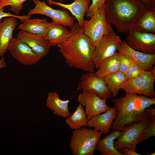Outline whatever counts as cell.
<instances>
[{
	"label": "cell",
	"instance_id": "1",
	"mask_svg": "<svg viewBox=\"0 0 155 155\" xmlns=\"http://www.w3.org/2000/svg\"><path fill=\"white\" fill-rule=\"evenodd\" d=\"M70 28L72 34L64 42L57 46L65 63L71 67L94 72L95 68V47L78 22Z\"/></svg>",
	"mask_w": 155,
	"mask_h": 155
},
{
	"label": "cell",
	"instance_id": "2",
	"mask_svg": "<svg viewBox=\"0 0 155 155\" xmlns=\"http://www.w3.org/2000/svg\"><path fill=\"white\" fill-rule=\"evenodd\" d=\"M112 101L117 116L111 126L112 130L123 131L127 124L149 118L150 115L145 109L155 104V98L133 93H126L124 96Z\"/></svg>",
	"mask_w": 155,
	"mask_h": 155
},
{
	"label": "cell",
	"instance_id": "3",
	"mask_svg": "<svg viewBox=\"0 0 155 155\" xmlns=\"http://www.w3.org/2000/svg\"><path fill=\"white\" fill-rule=\"evenodd\" d=\"M106 18L121 32L129 34L148 8L141 0H106Z\"/></svg>",
	"mask_w": 155,
	"mask_h": 155
},
{
	"label": "cell",
	"instance_id": "4",
	"mask_svg": "<svg viewBox=\"0 0 155 155\" xmlns=\"http://www.w3.org/2000/svg\"><path fill=\"white\" fill-rule=\"evenodd\" d=\"M102 133L94 129L82 127L72 132L69 146L74 155H94Z\"/></svg>",
	"mask_w": 155,
	"mask_h": 155
},
{
	"label": "cell",
	"instance_id": "5",
	"mask_svg": "<svg viewBox=\"0 0 155 155\" xmlns=\"http://www.w3.org/2000/svg\"><path fill=\"white\" fill-rule=\"evenodd\" d=\"M82 27L84 32L95 47L103 36L113 29L106 18L104 4L99 7L90 20H84Z\"/></svg>",
	"mask_w": 155,
	"mask_h": 155
},
{
	"label": "cell",
	"instance_id": "6",
	"mask_svg": "<svg viewBox=\"0 0 155 155\" xmlns=\"http://www.w3.org/2000/svg\"><path fill=\"white\" fill-rule=\"evenodd\" d=\"M155 80V67L150 71H146L142 75L127 81L121 89L125 93H133L155 98L154 84Z\"/></svg>",
	"mask_w": 155,
	"mask_h": 155
},
{
	"label": "cell",
	"instance_id": "7",
	"mask_svg": "<svg viewBox=\"0 0 155 155\" xmlns=\"http://www.w3.org/2000/svg\"><path fill=\"white\" fill-rule=\"evenodd\" d=\"M150 117L142 121L126 125L121 136L115 141L114 147L117 150L127 148L136 151V147L140 141Z\"/></svg>",
	"mask_w": 155,
	"mask_h": 155
},
{
	"label": "cell",
	"instance_id": "8",
	"mask_svg": "<svg viewBox=\"0 0 155 155\" xmlns=\"http://www.w3.org/2000/svg\"><path fill=\"white\" fill-rule=\"evenodd\" d=\"M122 41L113 29L103 36L95 47L94 60L97 69L104 61L117 52Z\"/></svg>",
	"mask_w": 155,
	"mask_h": 155
},
{
	"label": "cell",
	"instance_id": "9",
	"mask_svg": "<svg viewBox=\"0 0 155 155\" xmlns=\"http://www.w3.org/2000/svg\"><path fill=\"white\" fill-rule=\"evenodd\" d=\"M35 7L30 10L28 15L40 14L48 17L52 21L69 28L74 24L76 19L71 15L65 9L62 10L54 9L47 5L44 1L39 0H33Z\"/></svg>",
	"mask_w": 155,
	"mask_h": 155
},
{
	"label": "cell",
	"instance_id": "10",
	"mask_svg": "<svg viewBox=\"0 0 155 155\" xmlns=\"http://www.w3.org/2000/svg\"><path fill=\"white\" fill-rule=\"evenodd\" d=\"M7 50L18 62L31 65L38 62L42 58L27 44L17 38H13L9 42Z\"/></svg>",
	"mask_w": 155,
	"mask_h": 155
},
{
	"label": "cell",
	"instance_id": "11",
	"mask_svg": "<svg viewBox=\"0 0 155 155\" xmlns=\"http://www.w3.org/2000/svg\"><path fill=\"white\" fill-rule=\"evenodd\" d=\"M78 89L82 92H93L102 99H109L112 96L104 78L96 75L94 72H88L81 76Z\"/></svg>",
	"mask_w": 155,
	"mask_h": 155
},
{
	"label": "cell",
	"instance_id": "12",
	"mask_svg": "<svg viewBox=\"0 0 155 155\" xmlns=\"http://www.w3.org/2000/svg\"><path fill=\"white\" fill-rule=\"evenodd\" d=\"M132 49L149 54H155V34L139 32L132 30L126 41Z\"/></svg>",
	"mask_w": 155,
	"mask_h": 155
},
{
	"label": "cell",
	"instance_id": "13",
	"mask_svg": "<svg viewBox=\"0 0 155 155\" xmlns=\"http://www.w3.org/2000/svg\"><path fill=\"white\" fill-rule=\"evenodd\" d=\"M77 100L85 106V112L88 120L96 115L106 111L110 108L106 104V99L100 98L92 92H82L78 95Z\"/></svg>",
	"mask_w": 155,
	"mask_h": 155
},
{
	"label": "cell",
	"instance_id": "14",
	"mask_svg": "<svg viewBox=\"0 0 155 155\" xmlns=\"http://www.w3.org/2000/svg\"><path fill=\"white\" fill-rule=\"evenodd\" d=\"M117 51L126 56L132 63L138 65L145 71H150L155 65V54H147L135 50L130 47L125 41H122Z\"/></svg>",
	"mask_w": 155,
	"mask_h": 155
},
{
	"label": "cell",
	"instance_id": "15",
	"mask_svg": "<svg viewBox=\"0 0 155 155\" xmlns=\"http://www.w3.org/2000/svg\"><path fill=\"white\" fill-rule=\"evenodd\" d=\"M16 37L27 44L42 58L48 55L52 46L44 36L33 34L20 30Z\"/></svg>",
	"mask_w": 155,
	"mask_h": 155
},
{
	"label": "cell",
	"instance_id": "16",
	"mask_svg": "<svg viewBox=\"0 0 155 155\" xmlns=\"http://www.w3.org/2000/svg\"><path fill=\"white\" fill-rule=\"evenodd\" d=\"M117 116V111L114 107L110 108L106 111L96 115L89 120L86 127H94L102 134L108 133L111 126Z\"/></svg>",
	"mask_w": 155,
	"mask_h": 155
},
{
	"label": "cell",
	"instance_id": "17",
	"mask_svg": "<svg viewBox=\"0 0 155 155\" xmlns=\"http://www.w3.org/2000/svg\"><path fill=\"white\" fill-rule=\"evenodd\" d=\"M91 0H75L70 4H67L53 0H48L50 5H53L68 10L78 21L80 26L82 27L84 21V15L88 10Z\"/></svg>",
	"mask_w": 155,
	"mask_h": 155
},
{
	"label": "cell",
	"instance_id": "18",
	"mask_svg": "<svg viewBox=\"0 0 155 155\" xmlns=\"http://www.w3.org/2000/svg\"><path fill=\"white\" fill-rule=\"evenodd\" d=\"M67 27L53 21L50 24L46 36V38L52 46L62 44L67 40L72 34Z\"/></svg>",
	"mask_w": 155,
	"mask_h": 155
},
{
	"label": "cell",
	"instance_id": "19",
	"mask_svg": "<svg viewBox=\"0 0 155 155\" xmlns=\"http://www.w3.org/2000/svg\"><path fill=\"white\" fill-rule=\"evenodd\" d=\"M16 18L10 17L5 19L0 27V57L7 52L8 44L13 38V33L18 25Z\"/></svg>",
	"mask_w": 155,
	"mask_h": 155
},
{
	"label": "cell",
	"instance_id": "20",
	"mask_svg": "<svg viewBox=\"0 0 155 155\" xmlns=\"http://www.w3.org/2000/svg\"><path fill=\"white\" fill-rule=\"evenodd\" d=\"M122 131L114 130L102 139L100 138L96 144V150L99 151L102 155H126L121 153L114 147L115 140L121 135Z\"/></svg>",
	"mask_w": 155,
	"mask_h": 155
},
{
	"label": "cell",
	"instance_id": "21",
	"mask_svg": "<svg viewBox=\"0 0 155 155\" xmlns=\"http://www.w3.org/2000/svg\"><path fill=\"white\" fill-rule=\"evenodd\" d=\"M69 100H63L56 92H49L46 99V105L53 111V113L59 117L66 118L71 115L69 110Z\"/></svg>",
	"mask_w": 155,
	"mask_h": 155
},
{
	"label": "cell",
	"instance_id": "22",
	"mask_svg": "<svg viewBox=\"0 0 155 155\" xmlns=\"http://www.w3.org/2000/svg\"><path fill=\"white\" fill-rule=\"evenodd\" d=\"M46 19L47 18L25 19L17 29L32 34L46 36L50 24V22L47 21Z\"/></svg>",
	"mask_w": 155,
	"mask_h": 155
},
{
	"label": "cell",
	"instance_id": "23",
	"mask_svg": "<svg viewBox=\"0 0 155 155\" xmlns=\"http://www.w3.org/2000/svg\"><path fill=\"white\" fill-rule=\"evenodd\" d=\"M132 30L155 34V9H148L134 25Z\"/></svg>",
	"mask_w": 155,
	"mask_h": 155
},
{
	"label": "cell",
	"instance_id": "24",
	"mask_svg": "<svg viewBox=\"0 0 155 155\" xmlns=\"http://www.w3.org/2000/svg\"><path fill=\"white\" fill-rule=\"evenodd\" d=\"M88 121L82 105L79 103L73 114L66 118L65 122L71 129L76 130L86 127Z\"/></svg>",
	"mask_w": 155,
	"mask_h": 155
},
{
	"label": "cell",
	"instance_id": "25",
	"mask_svg": "<svg viewBox=\"0 0 155 155\" xmlns=\"http://www.w3.org/2000/svg\"><path fill=\"white\" fill-rule=\"evenodd\" d=\"M103 78L110 92L114 97L117 96L119 90L127 81L125 73L119 71L108 75Z\"/></svg>",
	"mask_w": 155,
	"mask_h": 155
},
{
	"label": "cell",
	"instance_id": "26",
	"mask_svg": "<svg viewBox=\"0 0 155 155\" xmlns=\"http://www.w3.org/2000/svg\"><path fill=\"white\" fill-rule=\"evenodd\" d=\"M118 53L117 52L113 55L104 61L100 65L95 74L101 78L119 71Z\"/></svg>",
	"mask_w": 155,
	"mask_h": 155
},
{
	"label": "cell",
	"instance_id": "27",
	"mask_svg": "<svg viewBox=\"0 0 155 155\" xmlns=\"http://www.w3.org/2000/svg\"><path fill=\"white\" fill-rule=\"evenodd\" d=\"M27 0H0V7L9 5V8L16 15H19L23 9V4Z\"/></svg>",
	"mask_w": 155,
	"mask_h": 155
},
{
	"label": "cell",
	"instance_id": "28",
	"mask_svg": "<svg viewBox=\"0 0 155 155\" xmlns=\"http://www.w3.org/2000/svg\"><path fill=\"white\" fill-rule=\"evenodd\" d=\"M155 136V115H150L149 122L146 127L140 143Z\"/></svg>",
	"mask_w": 155,
	"mask_h": 155
},
{
	"label": "cell",
	"instance_id": "29",
	"mask_svg": "<svg viewBox=\"0 0 155 155\" xmlns=\"http://www.w3.org/2000/svg\"><path fill=\"white\" fill-rule=\"evenodd\" d=\"M145 71L138 65L132 63L130 68L125 74L127 81H128L142 75Z\"/></svg>",
	"mask_w": 155,
	"mask_h": 155
},
{
	"label": "cell",
	"instance_id": "30",
	"mask_svg": "<svg viewBox=\"0 0 155 155\" xmlns=\"http://www.w3.org/2000/svg\"><path fill=\"white\" fill-rule=\"evenodd\" d=\"M118 53L119 63V71L125 73L130 68L132 63L125 55Z\"/></svg>",
	"mask_w": 155,
	"mask_h": 155
},
{
	"label": "cell",
	"instance_id": "31",
	"mask_svg": "<svg viewBox=\"0 0 155 155\" xmlns=\"http://www.w3.org/2000/svg\"><path fill=\"white\" fill-rule=\"evenodd\" d=\"M92 3L89 6L86 13V17L91 18L96 12L98 9L104 4L106 0H91Z\"/></svg>",
	"mask_w": 155,
	"mask_h": 155
},
{
	"label": "cell",
	"instance_id": "32",
	"mask_svg": "<svg viewBox=\"0 0 155 155\" xmlns=\"http://www.w3.org/2000/svg\"><path fill=\"white\" fill-rule=\"evenodd\" d=\"M4 7H0V20L5 17H13L18 19L21 22H23L25 19L30 18V16L27 15L20 16L12 14L10 12H5Z\"/></svg>",
	"mask_w": 155,
	"mask_h": 155
},
{
	"label": "cell",
	"instance_id": "33",
	"mask_svg": "<svg viewBox=\"0 0 155 155\" xmlns=\"http://www.w3.org/2000/svg\"><path fill=\"white\" fill-rule=\"evenodd\" d=\"M118 151L120 152L125 154L126 155H141V154L137 153L131 149L127 148H122L119 150Z\"/></svg>",
	"mask_w": 155,
	"mask_h": 155
},
{
	"label": "cell",
	"instance_id": "34",
	"mask_svg": "<svg viewBox=\"0 0 155 155\" xmlns=\"http://www.w3.org/2000/svg\"><path fill=\"white\" fill-rule=\"evenodd\" d=\"M150 9H155V0H141Z\"/></svg>",
	"mask_w": 155,
	"mask_h": 155
},
{
	"label": "cell",
	"instance_id": "35",
	"mask_svg": "<svg viewBox=\"0 0 155 155\" xmlns=\"http://www.w3.org/2000/svg\"><path fill=\"white\" fill-rule=\"evenodd\" d=\"M145 111L149 113L150 116L155 115V109L152 106L146 108L145 109Z\"/></svg>",
	"mask_w": 155,
	"mask_h": 155
},
{
	"label": "cell",
	"instance_id": "36",
	"mask_svg": "<svg viewBox=\"0 0 155 155\" xmlns=\"http://www.w3.org/2000/svg\"><path fill=\"white\" fill-rule=\"evenodd\" d=\"M6 66L5 58L3 56L0 59V69L5 68Z\"/></svg>",
	"mask_w": 155,
	"mask_h": 155
},
{
	"label": "cell",
	"instance_id": "37",
	"mask_svg": "<svg viewBox=\"0 0 155 155\" xmlns=\"http://www.w3.org/2000/svg\"><path fill=\"white\" fill-rule=\"evenodd\" d=\"M155 153H153L151 154H150L149 155H155Z\"/></svg>",
	"mask_w": 155,
	"mask_h": 155
},
{
	"label": "cell",
	"instance_id": "38",
	"mask_svg": "<svg viewBox=\"0 0 155 155\" xmlns=\"http://www.w3.org/2000/svg\"><path fill=\"white\" fill-rule=\"evenodd\" d=\"M1 23H2L1 20H0V27L1 25Z\"/></svg>",
	"mask_w": 155,
	"mask_h": 155
},
{
	"label": "cell",
	"instance_id": "39",
	"mask_svg": "<svg viewBox=\"0 0 155 155\" xmlns=\"http://www.w3.org/2000/svg\"><path fill=\"white\" fill-rule=\"evenodd\" d=\"M59 0V1H63V0ZM73 0V1H75V0Z\"/></svg>",
	"mask_w": 155,
	"mask_h": 155
},
{
	"label": "cell",
	"instance_id": "40",
	"mask_svg": "<svg viewBox=\"0 0 155 155\" xmlns=\"http://www.w3.org/2000/svg\"></svg>",
	"mask_w": 155,
	"mask_h": 155
}]
</instances>
